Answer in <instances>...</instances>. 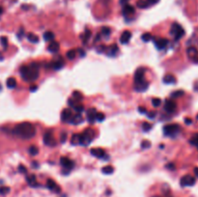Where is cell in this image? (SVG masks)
<instances>
[{
    "mask_svg": "<svg viewBox=\"0 0 198 197\" xmlns=\"http://www.w3.org/2000/svg\"><path fill=\"white\" fill-rule=\"evenodd\" d=\"M44 143L47 145V146H55L56 141L54 137H53V133L51 132H47L44 133Z\"/></svg>",
    "mask_w": 198,
    "mask_h": 197,
    "instance_id": "obj_7",
    "label": "cell"
},
{
    "mask_svg": "<svg viewBox=\"0 0 198 197\" xmlns=\"http://www.w3.org/2000/svg\"><path fill=\"white\" fill-rule=\"evenodd\" d=\"M96 114H97V111H96L95 108H90V109L87 110V120L90 124H94L96 121Z\"/></svg>",
    "mask_w": 198,
    "mask_h": 197,
    "instance_id": "obj_16",
    "label": "cell"
},
{
    "mask_svg": "<svg viewBox=\"0 0 198 197\" xmlns=\"http://www.w3.org/2000/svg\"><path fill=\"white\" fill-rule=\"evenodd\" d=\"M170 33L174 36V39H175L176 41H178L185 35V30L183 29V27L180 25V24L175 22L172 24V26H171Z\"/></svg>",
    "mask_w": 198,
    "mask_h": 197,
    "instance_id": "obj_4",
    "label": "cell"
},
{
    "mask_svg": "<svg viewBox=\"0 0 198 197\" xmlns=\"http://www.w3.org/2000/svg\"><path fill=\"white\" fill-rule=\"evenodd\" d=\"M20 74L25 81H34L39 77V66L37 63H30L29 65H24L20 68Z\"/></svg>",
    "mask_w": 198,
    "mask_h": 197,
    "instance_id": "obj_2",
    "label": "cell"
},
{
    "mask_svg": "<svg viewBox=\"0 0 198 197\" xmlns=\"http://www.w3.org/2000/svg\"><path fill=\"white\" fill-rule=\"evenodd\" d=\"M38 89V86L37 85H33V86H31L30 87V91H31V92H35L36 90Z\"/></svg>",
    "mask_w": 198,
    "mask_h": 197,
    "instance_id": "obj_54",
    "label": "cell"
},
{
    "mask_svg": "<svg viewBox=\"0 0 198 197\" xmlns=\"http://www.w3.org/2000/svg\"><path fill=\"white\" fill-rule=\"evenodd\" d=\"M179 132H180V126L177 125V124H169V125H166L163 128V132L165 135L175 136L178 134Z\"/></svg>",
    "mask_w": 198,
    "mask_h": 197,
    "instance_id": "obj_5",
    "label": "cell"
},
{
    "mask_svg": "<svg viewBox=\"0 0 198 197\" xmlns=\"http://www.w3.org/2000/svg\"><path fill=\"white\" fill-rule=\"evenodd\" d=\"M163 82L166 84H174L176 82V78L173 74H166L165 77H163Z\"/></svg>",
    "mask_w": 198,
    "mask_h": 197,
    "instance_id": "obj_24",
    "label": "cell"
},
{
    "mask_svg": "<svg viewBox=\"0 0 198 197\" xmlns=\"http://www.w3.org/2000/svg\"><path fill=\"white\" fill-rule=\"evenodd\" d=\"M104 113H99V112H97V114H96V120L98 121V122H103V121L104 120Z\"/></svg>",
    "mask_w": 198,
    "mask_h": 197,
    "instance_id": "obj_43",
    "label": "cell"
},
{
    "mask_svg": "<svg viewBox=\"0 0 198 197\" xmlns=\"http://www.w3.org/2000/svg\"><path fill=\"white\" fill-rule=\"evenodd\" d=\"M26 181H27V183L30 187H37L38 186V183H37V180H36V177H35V175H30V176H27L26 177Z\"/></svg>",
    "mask_w": 198,
    "mask_h": 197,
    "instance_id": "obj_23",
    "label": "cell"
},
{
    "mask_svg": "<svg viewBox=\"0 0 198 197\" xmlns=\"http://www.w3.org/2000/svg\"><path fill=\"white\" fill-rule=\"evenodd\" d=\"M138 111L140 112V113H142V114H145L146 112H147L146 108H145V107H139V108H138Z\"/></svg>",
    "mask_w": 198,
    "mask_h": 197,
    "instance_id": "obj_50",
    "label": "cell"
},
{
    "mask_svg": "<svg viewBox=\"0 0 198 197\" xmlns=\"http://www.w3.org/2000/svg\"><path fill=\"white\" fill-rule=\"evenodd\" d=\"M118 51V47L116 45H112L111 47L108 48V54L109 55H114Z\"/></svg>",
    "mask_w": 198,
    "mask_h": 197,
    "instance_id": "obj_39",
    "label": "cell"
},
{
    "mask_svg": "<svg viewBox=\"0 0 198 197\" xmlns=\"http://www.w3.org/2000/svg\"><path fill=\"white\" fill-rule=\"evenodd\" d=\"M134 12H135V9H134L133 6L130 4L125 5L124 8H123V15L124 16H130V15L134 14Z\"/></svg>",
    "mask_w": 198,
    "mask_h": 197,
    "instance_id": "obj_20",
    "label": "cell"
},
{
    "mask_svg": "<svg viewBox=\"0 0 198 197\" xmlns=\"http://www.w3.org/2000/svg\"><path fill=\"white\" fill-rule=\"evenodd\" d=\"M144 75H145V69L144 68H138L134 72V82H138V81H141L144 78Z\"/></svg>",
    "mask_w": 198,
    "mask_h": 197,
    "instance_id": "obj_14",
    "label": "cell"
},
{
    "mask_svg": "<svg viewBox=\"0 0 198 197\" xmlns=\"http://www.w3.org/2000/svg\"><path fill=\"white\" fill-rule=\"evenodd\" d=\"M3 59V56L1 55V54H0V60H2Z\"/></svg>",
    "mask_w": 198,
    "mask_h": 197,
    "instance_id": "obj_58",
    "label": "cell"
},
{
    "mask_svg": "<svg viewBox=\"0 0 198 197\" xmlns=\"http://www.w3.org/2000/svg\"><path fill=\"white\" fill-rule=\"evenodd\" d=\"M187 54L188 56V58L193 60V61H198V51L195 47H190L187 49Z\"/></svg>",
    "mask_w": 198,
    "mask_h": 197,
    "instance_id": "obj_12",
    "label": "cell"
},
{
    "mask_svg": "<svg viewBox=\"0 0 198 197\" xmlns=\"http://www.w3.org/2000/svg\"><path fill=\"white\" fill-rule=\"evenodd\" d=\"M19 172H22V173H23V174H25L26 172H27V169L25 168L24 165H19Z\"/></svg>",
    "mask_w": 198,
    "mask_h": 197,
    "instance_id": "obj_47",
    "label": "cell"
},
{
    "mask_svg": "<svg viewBox=\"0 0 198 197\" xmlns=\"http://www.w3.org/2000/svg\"><path fill=\"white\" fill-rule=\"evenodd\" d=\"M141 39L143 42H145V43H147V42H150L153 39V36L151 33H144V34L141 36Z\"/></svg>",
    "mask_w": 198,
    "mask_h": 197,
    "instance_id": "obj_36",
    "label": "cell"
},
{
    "mask_svg": "<svg viewBox=\"0 0 198 197\" xmlns=\"http://www.w3.org/2000/svg\"><path fill=\"white\" fill-rule=\"evenodd\" d=\"M131 38V33L130 31H128V30H126L121 34V37H120V42L123 44V45H126L128 44L129 42H130Z\"/></svg>",
    "mask_w": 198,
    "mask_h": 197,
    "instance_id": "obj_17",
    "label": "cell"
},
{
    "mask_svg": "<svg viewBox=\"0 0 198 197\" xmlns=\"http://www.w3.org/2000/svg\"><path fill=\"white\" fill-rule=\"evenodd\" d=\"M136 6H137V8H139V9H146V8H148L150 5L148 4V2L145 1V0H138V1L136 2Z\"/></svg>",
    "mask_w": 198,
    "mask_h": 197,
    "instance_id": "obj_32",
    "label": "cell"
},
{
    "mask_svg": "<svg viewBox=\"0 0 198 197\" xmlns=\"http://www.w3.org/2000/svg\"><path fill=\"white\" fill-rule=\"evenodd\" d=\"M47 189H50L53 192H55V193L61 192V187H60L54 181L51 180V179H49V180L47 181Z\"/></svg>",
    "mask_w": 198,
    "mask_h": 197,
    "instance_id": "obj_9",
    "label": "cell"
},
{
    "mask_svg": "<svg viewBox=\"0 0 198 197\" xmlns=\"http://www.w3.org/2000/svg\"><path fill=\"white\" fill-rule=\"evenodd\" d=\"M148 87L149 83L145 79L138 81V82H134V90L137 91V92H144V91L148 89Z\"/></svg>",
    "mask_w": 198,
    "mask_h": 197,
    "instance_id": "obj_8",
    "label": "cell"
},
{
    "mask_svg": "<svg viewBox=\"0 0 198 197\" xmlns=\"http://www.w3.org/2000/svg\"><path fill=\"white\" fill-rule=\"evenodd\" d=\"M79 102L74 101V100H69L68 101V104L70 107H72V108H74V110H76L77 113H80V112H82L83 110H84V107H83L82 104H77Z\"/></svg>",
    "mask_w": 198,
    "mask_h": 197,
    "instance_id": "obj_11",
    "label": "cell"
},
{
    "mask_svg": "<svg viewBox=\"0 0 198 197\" xmlns=\"http://www.w3.org/2000/svg\"><path fill=\"white\" fill-rule=\"evenodd\" d=\"M148 117L149 118H155L156 117V112H149V114H148Z\"/></svg>",
    "mask_w": 198,
    "mask_h": 197,
    "instance_id": "obj_53",
    "label": "cell"
},
{
    "mask_svg": "<svg viewBox=\"0 0 198 197\" xmlns=\"http://www.w3.org/2000/svg\"><path fill=\"white\" fill-rule=\"evenodd\" d=\"M53 39H54V34H53L52 32L47 31V32L44 33V41H47V42L53 41Z\"/></svg>",
    "mask_w": 198,
    "mask_h": 197,
    "instance_id": "obj_30",
    "label": "cell"
},
{
    "mask_svg": "<svg viewBox=\"0 0 198 197\" xmlns=\"http://www.w3.org/2000/svg\"><path fill=\"white\" fill-rule=\"evenodd\" d=\"M82 120H83L82 116L79 113H77L76 115H74V116H72L70 121H69V123L73 124V125H79V124H80L82 122Z\"/></svg>",
    "mask_w": 198,
    "mask_h": 197,
    "instance_id": "obj_22",
    "label": "cell"
},
{
    "mask_svg": "<svg viewBox=\"0 0 198 197\" xmlns=\"http://www.w3.org/2000/svg\"><path fill=\"white\" fill-rule=\"evenodd\" d=\"M194 174H195V176H196V177L198 178V167H195V168H194Z\"/></svg>",
    "mask_w": 198,
    "mask_h": 197,
    "instance_id": "obj_56",
    "label": "cell"
},
{
    "mask_svg": "<svg viewBox=\"0 0 198 197\" xmlns=\"http://www.w3.org/2000/svg\"><path fill=\"white\" fill-rule=\"evenodd\" d=\"M0 41H1V44L3 45V47L7 48V47H8V39L3 36V37H1V39H0Z\"/></svg>",
    "mask_w": 198,
    "mask_h": 197,
    "instance_id": "obj_46",
    "label": "cell"
},
{
    "mask_svg": "<svg viewBox=\"0 0 198 197\" xmlns=\"http://www.w3.org/2000/svg\"><path fill=\"white\" fill-rule=\"evenodd\" d=\"M90 153H91L92 156L99 157V159H101V157L106 156V152H104V150L101 149V148H92V149L90 150Z\"/></svg>",
    "mask_w": 198,
    "mask_h": 197,
    "instance_id": "obj_15",
    "label": "cell"
},
{
    "mask_svg": "<svg viewBox=\"0 0 198 197\" xmlns=\"http://www.w3.org/2000/svg\"><path fill=\"white\" fill-rule=\"evenodd\" d=\"M72 111L69 109V108H66V109H64L62 111V113H61V119L63 122H68L69 123V121H70V119L72 118Z\"/></svg>",
    "mask_w": 198,
    "mask_h": 197,
    "instance_id": "obj_19",
    "label": "cell"
},
{
    "mask_svg": "<svg viewBox=\"0 0 198 197\" xmlns=\"http://www.w3.org/2000/svg\"><path fill=\"white\" fill-rule=\"evenodd\" d=\"M71 143L73 145H79L80 144V134H74L72 136Z\"/></svg>",
    "mask_w": 198,
    "mask_h": 197,
    "instance_id": "obj_33",
    "label": "cell"
},
{
    "mask_svg": "<svg viewBox=\"0 0 198 197\" xmlns=\"http://www.w3.org/2000/svg\"><path fill=\"white\" fill-rule=\"evenodd\" d=\"M176 107H177V104L173 100H166L165 101V104H164V109L168 112V113H171V112L175 111Z\"/></svg>",
    "mask_w": 198,
    "mask_h": 197,
    "instance_id": "obj_13",
    "label": "cell"
},
{
    "mask_svg": "<svg viewBox=\"0 0 198 197\" xmlns=\"http://www.w3.org/2000/svg\"><path fill=\"white\" fill-rule=\"evenodd\" d=\"M161 104V101H160V99H158V98H156V99H153L152 100V104H153V107H158Z\"/></svg>",
    "mask_w": 198,
    "mask_h": 197,
    "instance_id": "obj_41",
    "label": "cell"
},
{
    "mask_svg": "<svg viewBox=\"0 0 198 197\" xmlns=\"http://www.w3.org/2000/svg\"><path fill=\"white\" fill-rule=\"evenodd\" d=\"M185 123L187 124V125H190V124L192 123V120L190 119V118H185Z\"/></svg>",
    "mask_w": 198,
    "mask_h": 197,
    "instance_id": "obj_52",
    "label": "cell"
},
{
    "mask_svg": "<svg viewBox=\"0 0 198 197\" xmlns=\"http://www.w3.org/2000/svg\"><path fill=\"white\" fill-rule=\"evenodd\" d=\"M195 178L192 177V176L190 175H185L184 176L181 181H180V184H181L182 187H192L195 184Z\"/></svg>",
    "mask_w": 198,
    "mask_h": 197,
    "instance_id": "obj_6",
    "label": "cell"
},
{
    "mask_svg": "<svg viewBox=\"0 0 198 197\" xmlns=\"http://www.w3.org/2000/svg\"><path fill=\"white\" fill-rule=\"evenodd\" d=\"M185 92L183 90H177L175 91V92H173L172 94H171V98L173 99H176V98H180V97L184 96Z\"/></svg>",
    "mask_w": 198,
    "mask_h": 197,
    "instance_id": "obj_35",
    "label": "cell"
},
{
    "mask_svg": "<svg viewBox=\"0 0 198 197\" xmlns=\"http://www.w3.org/2000/svg\"><path fill=\"white\" fill-rule=\"evenodd\" d=\"M66 138H67V133L66 132H62V134H61V141L64 143V142L66 141Z\"/></svg>",
    "mask_w": 198,
    "mask_h": 197,
    "instance_id": "obj_49",
    "label": "cell"
},
{
    "mask_svg": "<svg viewBox=\"0 0 198 197\" xmlns=\"http://www.w3.org/2000/svg\"><path fill=\"white\" fill-rule=\"evenodd\" d=\"M60 163H61V165L65 169H67V170H71L74 165V162L72 161L70 159H68V157H62L61 159H60Z\"/></svg>",
    "mask_w": 198,
    "mask_h": 197,
    "instance_id": "obj_10",
    "label": "cell"
},
{
    "mask_svg": "<svg viewBox=\"0 0 198 197\" xmlns=\"http://www.w3.org/2000/svg\"><path fill=\"white\" fill-rule=\"evenodd\" d=\"M142 129H143V131L144 132H149L150 129H152V125L150 123H143V125H142Z\"/></svg>",
    "mask_w": 198,
    "mask_h": 197,
    "instance_id": "obj_42",
    "label": "cell"
},
{
    "mask_svg": "<svg viewBox=\"0 0 198 197\" xmlns=\"http://www.w3.org/2000/svg\"><path fill=\"white\" fill-rule=\"evenodd\" d=\"M155 45H156V47H157L158 48L163 49V48H164L167 45H168V40H167V39H164V38L156 39V40H155Z\"/></svg>",
    "mask_w": 198,
    "mask_h": 197,
    "instance_id": "obj_18",
    "label": "cell"
},
{
    "mask_svg": "<svg viewBox=\"0 0 198 197\" xmlns=\"http://www.w3.org/2000/svg\"><path fill=\"white\" fill-rule=\"evenodd\" d=\"M101 33L106 36H109L110 33H111V30H110L109 27H103V28H101Z\"/></svg>",
    "mask_w": 198,
    "mask_h": 197,
    "instance_id": "obj_44",
    "label": "cell"
},
{
    "mask_svg": "<svg viewBox=\"0 0 198 197\" xmlns=\"http://www.w3.org/2000/svg\"><path fill=\"white\" fill-rule=\"evenodd\" d=\"M6 85H7L8 88H10V89H13L17 86V80L15 77H9L7 81H6Z\"/></svg>",
    "mask_w": 198,
    "mask_h": 197,
    "instance_id": "obj_25",
    "label": "cell"
},
{
    "mask_svg": "<svg viewBox=\"0 0 198 197\" xmlns=\"http://www.w3.org/2000/svg\"><path fill=\"white\" fill-rule=\"evenodd\" d=\"M91 35H92V32L90 31V30H88V29L85 30V32L81 35V40L83 43H87L89 39L91 38Z\"/></svg>",
    "mask_w": 198,
    "mask_h": 197,
    "instance_id": "obj_28",
    "label": "cell"
},
{
    "mask_svg": "<svg viewBox=\"0 0 198 197\" xmlns=\"http://www.w3.org/2000/svg\"><path fill=\"white\" fill-rule=\"evenodd\" d=\"M59 48H60V45L55 41H51V43H50L49 45V47H47V49H49V52H51V53L57 52V51L59 50Z\"/></svg>",
    "mask_w": 198,
    "mask_h": 197,
    "instance_id": "obj_21",
    "label": "cell"
},
{
    "mask_svg": "<svg viewBox=\"0 0 198 197\" xmlns=\"http://www.w3.org/2000/svg\"><path fill=\"white\" fill-rule=\"evenodd\" d=\"M166 167L170 169V170H174V169H175V165H174L173 163H169V164L166 165Z\"/></svg>",
    "mask_w": 198,
    "mask_h": 197,
    "instance_id": "obj_51",
    "label": "cell"
},
{
    "mask_svg": "<svg viewBox=\"0 0 198 197\" xmlns=\"http://www.w3.org/2000/svg\"><path fill=\"white\" fill-rule=\"evenodd\" d=\"M95 136V132L92 129H86L81 134H80V145L87 146L90 142L93 140V137Z\"/></svg>",
    "mask_w": 198,
    "mask_h": 197,
    "instance_id": "obj_3",
    "label": "cell"
},
{
    "mask_svg": "<svg viewBox=\"0 0 198 197\" xmlns=\"http://www.w3.org/2000/svg\"><path fill=\"white\" fill-rule=\"evenodd\" d=\"M128 2H129V0H120V3H121L122 5H127L128 4Z\"/></svg>",
    "mask_w": 198,
    "mask_h": 197,
    "instance_id": "obj_55",
    "label": "cell"
},
{
    "mask_svg": "<svg viewBox=\"0 0 198 197\" xmlns=\"http://www.w3.org/2000/svg\"><path fill=\"white\" fill-rule=\"evenodd\" d=\"M66 55H67L68 59H70V60H74V58H76V50H74V49H71V50H69V51H68Z\"/></svg>",
    "mask_w": 198,
    "mask_h": 197,
    "instance_id": "obj_38",
    "label": "cell"
},
{
    "mask_svg": "<svg viewBox=\"0 0 198 197\" xmlns=\"http://www.w3.org/2000/svg\"><path fill=\"white\" fill-rule=\"evenodd\" d=\"M27 39L30 43L32 44H37L39 42V37L36 34H34V33H29L27 35Z\"/></svg>",
    "mask_w": 198,
    "mask_h": 197,
    "instance_id": "obj_27",
    "label": "cell"
},
{
    "mask_svg": "<svg viewBox=\"0 0 198 197\" xmlns=\"http://www.w3.org/2000/svg\"><path fill=\"white\" fill-rule=\"evenodd\" d=\"M64 65H65V63H64V61H63L62 59H59V60H57V61L51 63L52 69H54V70H59V69H61Z\"/></svg>",
    "mask_w": 198,
    "mask_h": 197,
    "instance_id": "obj_26",
    "label": "cell"
},
{
    "mask_svg": "<svg viewBox=\"0 0 198 197\" xmlns=\"http://www.w3.org/2000/svg\"><path fill=\"white\" fill-rule=\"evenodd\" d=\"M190 143L193 146H198V133H194L190 140Z\"/></svg>",
    "mask_w": 198,
    "mask_h": 197,
    "instance_id": "obj_37",
    "label": "cell"
},
{
    "mask_svg": "<svg viewBox=\"0 0 198 197\" xmlns=\"http://www.w3.org/2000/svg\"><path fill=\"white\" fill-rule=\"evenodd\" d=\"M9 192H10V187H0V194L1 195H6Z\"/></svg>",
    "mask_w": 198,
    "mask_h": 197,
    "instance_id": "obj_40",
    "label": "cell"
},
{
    "mask_svg": "<svg viewBox=\"0 0 198 197\" xmlns=\"http://www.w3.org/2000/svg\"><path fill=\"white\" fill-rule=\"evenodd\" d=\"M197 119H198V116H197Z\"/></svg>",
    "mask_w": 198,
    "mask_h": 197,
    "instance_id": "obj_59",
    "label": "cell"
},
{
    "mask_svg": "<svg viewBox=\"0 0 198 197\" xmlns=\"http://www.w3.org/2000/svg\"><path fill=\"white\" fill-rule=\"evenodd\" d=\"M146 1L148 2L149 5H155V4H157V3H158L160 0H146Z\"/></svg>",
    "mask_w": 198,
    "mask_h": 197,
    "instance_id": "obj_48",
    "label": "cell"
},
{
    "mask_svg": "<svg viewBox=\"0 0 198 197\" xmlns=\"http://www.w3.org/2000/svg\"><path fill=\"white\" fill-rule=\"evenodd\" d=\"M13 133L19 138L31 139L36 134V129L29 122H23L15 126V128L13 129Z\"/></svg>",
    "mask_w": 198,
    "mask_h": 197,
    "instance_id": "obj_1",
    "label": "cell"
},
{
    "mask_svg": "<svg viewBox=\"0 0 198 197\" xmlns=\"http://www.w3.org/2000/svg\"><path fill=\"white\" fill-rule=\"evenodd\" d=\"M73 100H74V101H76L79 102H81L83 100V95L79 92V91H74L73 93Z\"/></svg>",
    "mask_w": 198,
    "mask_h": 197,
    "instance_id": "obj_29",
    "label": "cell"
},
{
    "mask_svg": "<svg viewBox=\"0 0 198 197\" xmlns=\"http://www.w3.org/2000/svg\"><path fill=\"white\" fill-rule=\"evenodd\" d=\"M141 147L143 148H145V149H148V148L151 147V142H150L149 140H144L142 141V143H141Z\"/></svg>",
    "mask_w": 198,
    "mask_h": 197,
    "instance_id": "obj_45",
    "label": "cell"
},
{
    "mask_svg": "<svg viewBox=\"0 0 198 197\" xmlns=\"http://www.w3.org/2000/svg\"><path fill=\"white\" fill-rule=\"evenodd\" d=\"M3 13V8L2 7H0V15H1Z\"/></svg>",
    "mask_w": 198,
    "mask_h": 197,
    "instance_id": "obj_57",
    "label": "cell"
},
{
    "mask_svg": "<svg viewBox=\"0 0 198 197\" xmlns=\"http://www.w3.org/2000/svg\"><path fill=\"white\" fill-rule=\"evenodd\" d=\"M101 172H103L104 174H106V175H111L114 172V168L112 167V166H110V165L104 166V167H103V169H101Z\"/></svg>",
    "mask_w": 198,
    "mask_h": 197,
    "instance_id": "obj_31",
    "label": "cell"
},
{
    "mask_svg": "<svg viewBox=\"0 0 198 197\" xmlns=\"http://www.w3.org/2000/svg\"><path fill=\"white\" fill-rule=\"evenodd\" d=\"M38 152H39V149L36 146H34V145H32V146L29 147L28 153H29L30 156H36V155L38 154Z\"/></svg>",
    "mask_w": 198,
    "mask_h": 197,
    "instance_id": "obj_34",
    "label": "cell"
}]
</instances>
